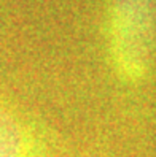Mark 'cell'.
<instances>
[{"label":"cell","instance_id":"cell-1","mask_svg":"<svg viewBox=\"0 0 156 157\" xmlns=\"http://www.w3.org/2000/svg\"><path fill=\"white\" fill-rule=\"evenodd\" d=\"M153 0H115L112 54L121 78L137 81L148 75L154 46Z\"/></svg>","mask_w":156,"mask_h":157},{"label":"cell","instance_id":"cell-2","mask_svg":"<svg viewBox=\"0 0 156 157\" xmlns=\"http://www.w3.org/2000/svg\"><path fill=\"white\" fill-rule=\"evenodd\" d=\"M0 157H45L40 135L3 100H0Z\"/></svg>","mask_w":156,"mask_h":157}]
</instances>
